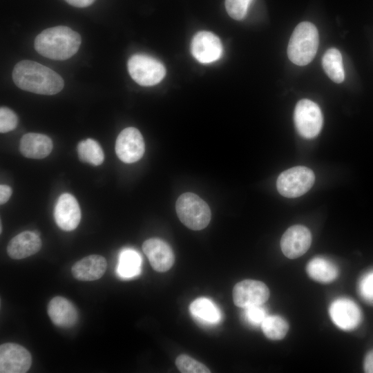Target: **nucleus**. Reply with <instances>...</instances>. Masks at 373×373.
<instances>
[{"label": "nucleus", "instance_id": "obj_1", "mask_svg": "<svg viewBox=\"0 0 373 373\" xmlns=\"http://www.w3.org/2000/svg\"><path fill=\"white\" fill-rule=\"evenodd\" d=\"M12 79L19 88L46 95L58 93L64 84L62 77L58 73L31 60L18 62L12 70Z\"/></svg>", "mask_w": 373, "mask_h": 373}, {"label": "nucleus", "instance_id": "obj_2", "mask_svg": "<svg viewBox=\"0 0 373 373\" xmlns=\"http://www.w3.org/2000/svg\"><path fill=\"white\" fill-rule=\"evenodd\" d=\"M80 44L79 33L64 26L45 29L35 39L36 51L55 60L69 59L77 52Z\"/></svg>", "mask_w": 373, "mask_h": 373}, {"label": "nucleus", "instance_id": "obj_3", "mask_svg": "<svg viewBox=\"0 0 373 373\" xmlns=\"http://www.w3.org/2000/svg\"><path fill=\"white\" fill-rule=\"evenodd\" d=\"M318 44V32L315 25L309 21L300 22L289 39L287 56L293 64L305 66L315 57Z\"/></svg>", "mask_w": 373, "mask_h": 373}, {"label": "nucleus", "instance_id": "obj_4", "mask_svg": "<svg viewBox=\"0 0 373 373\" xmlns=\"http://www.w3.org/2000/svg\"><path fill=\"white\" fill-rule=\"evenodd\" d=\"M175 210L180 221L192 230L204 229L211 217L207 202L193 193H184L177 200Z\"/></svg>", "mask_w": 373, "mask_h": 373}, {"label": "nucleus", "instance_id": "obj_5", "mask_svg": "<svg viewBox=\"0 0 373 373\" xmlns=\"http://www.w3.org/2000/svg\"><path fill=\"white\" fill-rule=\"evenodd\" d=\"M315 182L313 171L297 166L283 171L277 178L276 188L286 198H298L307 193Z\"/></svg>", "mask_w": 373, "mask_h": 373}, {"label": "nucleus", "instance_id": "obj_6", "mask_svg": "<svg viewBox=\"0 0 373 373\" xmlns=\"http://www.w3.org/2000/svg\"><path fill=\"white\" fill-rule=\"evenodd\" d=\"M128 70L132 79L144 86H154L164 77L166 69L161 61L144 54H135L128 61Z\"/></svg>", "mask_w": 373, "mask_h": 373}, {"label": "nucleus", "instance_id": "obj_7", "mask_svg": "<svg viewBox=\"0 0 373 373\" xmlns=\"http://www.w3.org/2000/svg\"><path fill=\"white\" fill-rule=\"evenodd\" d=\"M294 122L301 137L305 139L315 138L320 133L323 124L321 110L312 100L300 99L295 106Z\"/></svg>", "mask_w": 373, "mask_h": 373}, {"label": "nucleus", "instance_id": "obj_8", "mask_svg": "<svg viewBox=\"0 0 373 373\" xmlns=\"http://www.w3.org/2000/svg\"><path fill=\"white\" fill-rule=\"evenodd\" d=\"M115 149L117 157L122 162L133 163L138 161L145 151L141 133L134 127L124 128L117 137Z\"/></svg>", "mask_w": 373, "mask_h": 373}, {"label": "nucleus", "instance_id": "obj_9", "mask_svg": "<svg viewBox=\"0 0 373 373\" xmlns=\"http://www.w3.org/2000/svg\"><path fill=\"white\" fill-rule=\"evenodd\" d=\"M31 364V354L24 347L13 343L0 345L1 373H25Z\"/></svg>", "mask_w": 373, "mask_h": 373}, {"label": "nucleus", "instance_id": "obj_10", "mask_svg": "<svg viewBox=\"0 0 373 373\" xmlns=\"http://www.w3.org/2000/svg\"><path fill=\"white\" fill-rule=\"evenodd\" d=\"M269 297L267 286L258 280H244L238 283L233 289V303L241 308L262 305Z\"/></svg>", "mask_w": 373, "mask_h": 373}, {"label": "nucleus", "instance_id": "obj_11", "mask_svg": "<svg viewBox=\"0 0 373 373\" xmlns=\"http://www.w3.org/2000/svg\"><path fill=\"white\" fill-rule=\"evenodd\" d=\"M311 243L310 231L303 225L296 224L288 228L283 233L280 247L286 257L295 259L305 254Z\"/></svg>", "mask_w": 373, "mask_h": 373}, {"label": "nucleus", "instance_id": "obj_12", "mask_svg": "<svg viewBox=\"0 0 373 373\" xmlns=\"http://www.w3.org/2000/svg\"><path fill=\"white\" fill-rule=\"evenodd\" d=\"M191 51L199 62L210 64L221 57L223 48L220 39L216 35L211 32L200 31L192 39Z\"/></svg>", "mask_w": 373, "mask_h": 373}, {"label": "nucleus", "instance_id": "obj_13", "mask_svg": "<svg viewBox=\"0 0 373 373\" xmlns=\"http://www.w3.org/2000/svg\"><path fill=\"white\" fill-rule=\"evenodd\" d=\"M54 218L57 226L69 231L77 227L81 220V210L76 198L71 194H61L54 209Z\"/></svg>", "mask_w": 373, "mask_h": 373}, {"label": "nucleus", "instance_id": "obj_14", "mask_svg": "<svg viewBox=\"0 0 373 373\" xmlns=\"http://www.w3.org/2000/svg\"><path fill=\"white\" fill-rule=\"evenodd\" d=\"M142 250L153 269L157 271H166L174 263L175 256L171 247L160 238H153L145 240Z\"/></svg>", "mask_w": 373, "mask_h": 373}, {"label": "nucleus", "instance_id": "obj_15", "mask_svg": "<svg viewBox=\"0 0 373 373\" xmlns=\"http://www.w3.org/2000/svg\"><path fill=\"white\" fill-rule=\"evenodd\" d=\"M329 314L334 324L344 330L354 329L359 324L361 317L358 307L347 298L334 300L330 305Z\"/></svg>", "mask_w": 373, "mask_h": 373}, {"label": "nucleus", "instance_id": "obj_16", "mask_svg": "<svg viewBox=\"0 0 373 373\" xmlns=\"http://www.w3.org/2000/svg\"><path fill=\"white\" fill-rule=\"evenodd\" d=\"M48 314L52 323L60 328H70L78 321V312L75 305L63 296H55L48 303Z\"/></svg>", "mask_w": 373, "mask_h": 373}, {"label": "nucleus", "instance_id": "obj_17", "mask_svg": "<svg viewBox=\"0 0 373 373\" xmlns=\"http://www.w3.org/2000/svg\"><path fill=\"white\" fill-rule=\"evenodd\" d=\"M41 245V240L36 232L25 231L10 240L7 253L11 258L20 260L37 253Z\"/></svg>", "mask_w": 373, "mask_h": 373}, {"label": "nucleus", "instance_id": "obj_18", "mask_svg": "<svg viewBox=\"0 0 373 373\" xmlns=\"http://www.w3.org/2000/svg\"><path fill=\"white\" fill-rule=\"evenodd\" d=\"M107 262L104 257L93 254L76 262L71 268L73 276L81 281H93L105 274Z\"/></svg>", "mask_w": 373, "mask_h": 373}, {"label": "nucleus", "instance_id": "obj_19", "mask_svg": "<svg viewBox=\"0 0 373 373\" xmlns=\"http://www.w3.org/2000/svg\"><path fill=\"white\" fill-rule=\"evenodd\" d=\"M53 147L51 139L44 134L28 133L23 135L19 143V151L26 157L42 159L47 157Z\"/></svg>", "mask_w": 373, "mask_h": 373}, {"label": "nucleus", "instance_id": "obj_20", "mask_svg": "<svg viewBox=\"0 0 373 373\" xmlns=\"http://www.w3.org/2000/svg\"><path fill=\"white\" fill-rule=\"evenodd\" d=\"M192 316L206 325H215L221 320L218 307L209 298H199L193 300L189 307Z\"/></svg>", "mask_w": 373, "mask_h": 373}, {"label": "nucleus", "instance_id": "obj_21", "mask_svg": "<svg viewBox=\"0 0 373 373\" xmlns=\"http://www.w3.org/2000/svg\"><path fill=\"white\" fill-rule=\"evenodd\" d=\"M306 270L310 278L323 283L334 281L338 275V269L335 264L320 257L310 260L307 265Z\"/></svg>", "mask_w": 373, "mask_h": 373}, {"label": "nucleus", "instance_id": "obj_22", "mask_svg": "<svg viewBox=\"0 0 373 373\" xmlns=\"http://www.w3.org/2000/svg\"><path fill=\"white\" fill-rule=\"evenodd\" d=\"M322 66L329 78L336 84L345 79L342 55L340 51L331 48L326 50L322 58Z\"/></svg>", "mask_w": 373, "mask_h": 373}, {"label": "nucleus", "instance_id": "obj_23", "mask_svg": "<svg viewBox=\"0 0 373 373\" xmlns=\"http://www.w3.org/2000/svg\"><path fill=\"white\" fill-rule=\"evenodd\" d=\"M142 258L139 253L131 249L123 250L119 256L117 273L124 278H131L141 272Z\"/></svg>", "mask_w": 373, "mask_h": 373}, {"label": "nucleus", "instance_id": "obj_24", "mask_svg": "<svg viewBox=\"0 0 373 373\" xmlns=\"http://www.w3.org/2000/svg\"><path fill=\"white\" fill-rule=\"evenodd\" d=\"M77 153L82 162L94 166L100 165L104 162L103 150L99 143L93 139L81 141L77 145Z\"/></svg>", "mask_w": 373, "mask_h": 373}, {"label": "nucleus", "instance_id": "obj_25", "mask_svg": "<svg viewBox=\"0 0 373 373\" xmlns=\"http://www.w3.org/2000/svg\"><path fill=\"white\" fill-rule=\"evenodd\" d=\"M264 334L269 339H283L289 330L287 322L279 316H267L261 324Z\"/></svg>", "mask_w": 373, "mask_h": 373}, {"label": "nucleus", "instance_id": "obj_26", "mask_svg": "<svg viewBox=\"0 0 373 373\" xmlns=\"http://www.w3.org/2000/svg\"><path fill=\"white\" fill-rule=\"evenodd\" d=\"M175 365L180 372L182 373L211 372L204 364L185 354L177 357Z\"/></svg>", "mask_w": 373, "mask_h": 373}, {"label": "nucleus", "instance_id": "obj_27", "mask_svg": "<svg viewBox=\"0 0 373 373\" xmlns=\"http://www.w3.org/2000/svg\"><path fill=\"white\" fill-rule=\"evenodd\" d=\"M253 0H225V8L228 15L236 20L242 19L247 15Z\"/></svg>", "mask_w": 373, "mask_h": 373}, {"label": "nucleus", "instance_id": "obj_28", "mask_svg": "<svg viewBox=\"0 0 373 373\" xmlns=\"http://www.w3.org/2000/svg\"><path fill=\"white\" fill-rule=\"evenodd\" d=\"M18 124V117L16 113L7 107L0 108V132L7 133L14 130Z\"/></svg>", "mask_w": 373, "mask_h": 373}, {"label": "nucleus", "instance_id": "obj_29", "mask_svg": "<svg viewBox=\"0 0 373 373\" xmlns=\"http://www.w3.org/2000/svg\"><path fill=\"white\" fill-rule=\"evenodd\" d=\"M244 309L245 318L252 325L256 326L262 324L267 316V312L262 305L250 306Z\"/></svg>", "mask_w": 373, "mask_h": 373}, {"label": "nucleus", "instance_id": "obj_30", "mask_svg": "<svg viewBox=\"0 0 373 373\" xmlns=\"http://www.w3.org/2000/svg\"><path fill=\"white\" fill-rule=\"evenodd\" d=\"M360 289L363 296L369 302L373 303V272L363 278Z\"/></svg>", "mask_w": 373, "mask_h": 373}, {"label": "nucleus", "instance_id": "obj_31", "mask_svg": "<svg viewBox=\"0 0 373 373\" xmlns=\"http://www.w3.org/2000/svg\"><path fill=\"white\" fill-rule=\"evenodd\" d=\"M12 191V189L6 184L0 186V204H5L10 198Z\"/></svg>", "mask_w": 373, "mask_h": 373}, {"label": "nucleus", "instance_id": "obj_32", "mask_svg": "<svg viewBox=\"0 0 373 373\" xmlns=\"http://www.w3.org/2000/svg\"><path fill=\"white\" fill-rule=\"evenodd\" d=\"M364 370L367 373H373V350L365 358Z\"/></svg>", "mask_w": 373, "mask_h": 373}, {"label": "nucleus", "instance_id": "obj_33", "mask_svg": "<svg viewBox=\"0 0 373 373\" xmlns=\"http://www.w3.org/2000/svg\"><path fill=\"white\" fill-rule=\"evenodd\" d=\"M70 5L77 8H85L90 6L95 0H65Z\"/></svg>", "mask_w": 373, "mask_h": 373}]
</instances>
